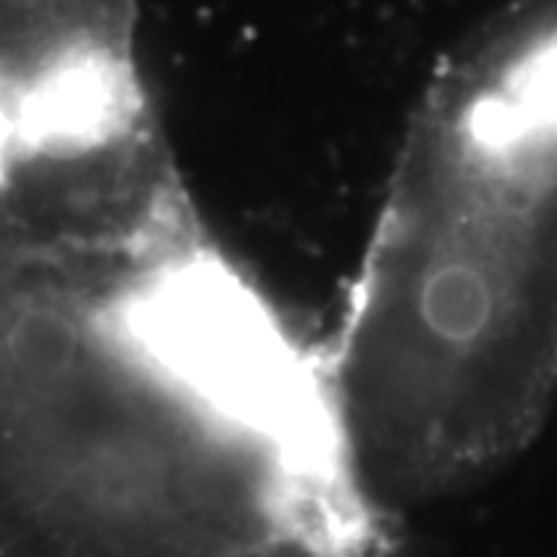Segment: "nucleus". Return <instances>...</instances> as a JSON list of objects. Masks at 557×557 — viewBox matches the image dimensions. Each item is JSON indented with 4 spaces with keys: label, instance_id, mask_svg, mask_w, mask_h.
<instances>
[{
    "label": "nucleus",
    "instance_id": "nucleus-1",
    "mask_svg": "<svg viewBox=\"0 0 557 557\" xmlns=\"http://www.w3.org/2000/svg\"><path fill=\"white\" fill-rule=\"evenodd\" d=\"M381 515L496 474L557 394V0H511L431 78L329 359Z\"/></svg>",
    "mask_w": 557,
    "mask_h": 557
},
{
    "label": "nucleus",
    "instance_id": "nucleus-2",
    "mask_svg": "<svg viewBox=\"0 0 557 557\" xmlns=\"http://www.w3.org/2000/svg\"><path fill=\"white\" fill-rule=\"evenodd\" d=\"M139 0H0V139L62 143L152 121Z\"/></svg>",
    "mask_w": 557,
    "mask_h": 557
}]
</instances>
